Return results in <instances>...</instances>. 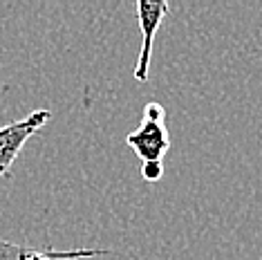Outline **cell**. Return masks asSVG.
Returning a JSON list of instances; mask_svg holds the SVG:
<instances>
[{
	"label": "cell",
	"instance_id": "6da1fadb",
	"mask_svg": "<svg viewBox=\"0 0 262 260\" xmlns=\"http://www.w3.org/2000/svg\"><path fill=\"white\" fill-rule=\"evenodd\" d=\"M126 144L141 159V166H164L162 159L170 150V135L166 128V108L162 103H146L141 123L128 133Z\"/></svg>",
	"mask_w": 262,
	"mask_h": 260
},
{
	"label": "cell",
	"instance_id": "7a4b0ae2",
	"mask_svg": "<svg viewBox=\"0 0 262 260\" xmlns=\"http://www.w3.org/2000/svg\"><path fill=\"white\" fill-rule=\"evenodd\" d=\"M50 117H52L50 110L40 108V110L29 112L20 121H11L0 128V177L11 175V166L18 159L23 146L27 144L29 137H34L50 121Z\"/></svg>",
	"mask_w": 262,
	"mask_h": 260
},
{
	"label": "cell",
	"instance_id": "3957f363",
	"mask_svg": "<svg viewBox=\"0 0 262 260\" xmlns=\"http://www.w3.org/2000/svg\"><path fill=\"white\" fill-rule=\"evenodd\" d=\"M166 14H168V3H150V0H139L137 3V18H139V29H141V50L135 65V79L141 81V83L148 81L155 36H157V29L164 23Z\"/></svg>",
	"mask_w": 262,
	"mask_h": 260
},
{
	"label": "cell",
	"instance_id": "277c9868",
	"mask_svg": "<svg viewBox=\"0 0 262 260\" xmlns=\"http://www.w3.org/2000/svg\"><path fill=\"white\" fill-rule=\"evenodd\" d=\"M110 253L108 249H70V251H54V249H36L25 260H81V258H97Z\"/></svg>",
	"mask_w": 262,
	"mask_h": 260
},
{
	"label": "cell",
	"instance_id": "5b68a950",
	"mask_svg": "<svg viewBox=\"0 0 262 260\" xmlns=\"http://www.w3.org/2000/svg\"><path fill=\"white\" fill-rule=\"evenodd\" d=\"M36 251V247H25V245H16L5 238H0V260H25L27 256Z\"/></svg>",
	"mask_w": 262,
	"mask_h": 260
}]
</instances>
